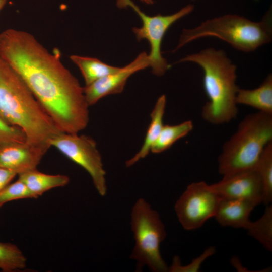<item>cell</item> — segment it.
Wrapping results in <instances>:
<instances>
[{
  "instance_id": "cell-1",
  "label": "cell",
  "mask_w": 272,
  "mask_h": 272,
  "mask_svg": "<svg viewBox=\"0 0 272 272\" xmlns=\"http://www.w3.org/2000/svg\"><path fill=\"white\" fill-rule=\"evenodd\" d=\"M30 33L9 28L0 33V55L20 76L61 132L76 134L89 121V107L78 79Z\"/></svg>"
},
{
  "instance_id": "cell-2",
  "label": "cell",
  "mask_w": 272,
  "mask_h": 272,
  "mask_svg": "<svg viewBox=\"0 0 272 272\" xmlns=\"http://www.w3.org/2000/svg\"><path fill=\"white\" fill-rule=\"evenodd\" d=\"M0 116L21 129L31 144L50 146V140L61 132L22 78L1 55Z\"/></svg>"
},
{
  "instance_id": "cell-3",
  "label": "cell",
  "mask_w": 272,
  "mask_h": 272,
  "mask_svg": "<svg viewBox=\"0 0 272 272\" xmlns=\"http://www.w3.org/2000/svg\"><path fill=\"white\" fill-rule=\"evenodd\" d=\"M187 62L197 64L203 72V88L209 101L202 108V118L213 125L234 119L238 113L236 65L224 50L212 47L186 55L175 63Z\"/></svg>"
},
{
  "instance_id": "cell-4",
  "label": "cell",
  "mask_w": 272,
  "mask_h": 272,
  "mask_svg": "<svg viewBox=\"0 0 272 272\" xmlns=\"http://www.w3.org/2000/svg\"><path fill=\"white\" fill-rule=\"evenodd\" d=\"M207 37L218 38L238 51H254L271 41V10H268L258 22L236 14H226L208 19L192 28L184 29L173 52Z\"/></svg>"
},
{
  "instance_id": "cell-5",
  "label": "cell",
  "mask_w": 272,
  "mask_h": 272,
  "mask_svg": "<svg viewBox=\"0 0 272 272\" xmlns=\"http://www.w3.org/2000/svg\"><path fill=\"white\" fill-rule=\"evenodd\" d=\"M272 142V114L258 111L247 115L224 144L218 158L223 176L254 169L266 146Z\"/></svg>"
},
{
  "instance_id": "cell-6",
  "label": "cell",
  "mask_w": 272,
  "mask_h": 272,
  "mask_svg": "<svg viewBox=\"0 0 272 272\" xmlns=\"http://www.w3.org/2000/svg\"><path fill=\"white\" fill-rule=\"evenodd\" d=\"M131 227L135 245L130 258L138 262L140 268L146 265L154 272L168 271L160 248L166 235L165 226L158 212L143 198L132 208Z\"/></svg>"
},
{
  "instance_id": "cell-7",
  "label": "cell",
  "mask_w": 272,
  "mask_h": 272,
  "mask_svg": "<svg viewBox=\"0 0 272 272\" xmlns=\"http://www.w3.org/2000/svg\"><path fill=\"white\" fill-rule=\"evenodd\" d=\"M117 5L120 8L131 7L140 16L142 26L140 28L133 27L132 31L139 41L146 39L150 43L151 50L148 57L152 73L157 76L164 75L171 66L161 53L164 36L172 25L192 13L194 6L188 4L171 15L151 16L144 13L131 0H117Z\"/></svg>"
},
{
  "instance_id": "cell-8",
  "label": "cell",
  "mask_w": 272,
  "mask_h": 272,
  "mask_svg": "<svg viewBox=\"0 0 272 272\" xmlns=\"http://www.w3.org/2000/svg\"><path fill=\"white\" fill-rule=\"evenodd\" d=\"M49 144L84 168L90 175L98 193L102 196L105 195L106 172L97 144L92 138L61 132L52 138Z\"/></svg>"
},
{
  "instance_id": "cell-9",
  "label": "cell",
  "mask_w": 272,
  "mask_h": 272,
  "mask_svg": "<svg viewBox=\"0 0 272 272\" xmlns=\"http://www.w3.org/2000/svg\"><path fill=\"white\" fill-rule=\"evenodd\" d=\"M221 197L204 181L189 184L175 205L179 223L186 230H194L214 217Z\"/></svg>"
},
{
  "instance_id": "cell-10",
  "label": "cell",
  "mask_w": 272,
  "mask_h": 272,
  "mask_svg": "<svg viewBox=\"0 0 272 272\" xmlns=\"http://www.w3.org/2000/svg\"><path fill=\"white\" fill-rule=\"evenodd\" d=\"M210 185L221 198L247 200L257 205L263 201L262 184L254 169L223 176Z\"/></svg>"
},
{
  "instance_id": "cell-11",
  "label": "cell",
  "mask_w": 272,
  "mask_h": 272,
  "mask_svg": "<svg viewBox=\"0 0 272 272\" xmlns=\"http://www.w3.org/2000/svg\"><path fill=\"white\" fill-rule=\"evenodd\" d=\"M149 66L148 55L140 53L127 65L83 87L84 95L89 106L106 96L122 92L128 79L134 73Z\"/></svg>"
},
{
  "instance_id": "cell-12",
  "label": "cell",
  "mask_w": 272,
  "mask_h": 272,
  "mask_svg": "<svg viewBox=\"0 0 272 272\" xmlns=\"http://www.w3.org/2000/svg\"><path fill=\"white\" fill-rule=\"evenodd\" d=\"M51 147L25 142H0V167L17 175L37 169Z\"/></svg>"
},
{
  "instance_id": "cell-13",
  "label": "cell",
  "mask_w": 272,
  "mask_h": 272,
  "mask_svg": "<svg viewBox=\"0 0 272 272\" xmlns=\"http://www.w3.org/2000/svg\"><path fill=\"white\" fill-rule=\"evenodd\" d=\"M256 206L247 200L221 198L214 218L222 226L247 230L252 223L250 214Z\"/></svg>"
},
{
  "instance_id": "cell-14",
  "label": "cell",
  "mask_w": 272,
  "mask_h": 272,
  "mask_svg": "<svg viewBox=\"0 0 272 272\" xmlns=\"http://www.w3.org/2000/svg\"><path fill=\"white\" fill-rule=\"evenodd\" d=\"M166 105V97L161 95L157 99L151 113V121L147 129L144 143L140 150L131 158L127 160V167L132 166L139 160L145 158L158 138L164 125L163 117Z\"/></svg>"
},
{
  "instance_id": "cell-15",
  "label": "cell",
  "mask_w": 272,
  "mask_h": 272,
  "mask_svg": "<svg viewBox=\"0 0 272 272\" xmlns=\"http://www.w3.org/2000/svg\"><path fill=\"white\" fill-rule=\"evenodd\" d=\"M237 104L256 109L258 111L272 114V75L269 74L258 87L253 89H238Z\"/></svg>"
},
{
  "instance_id": "cell-16",
  "label": "cell",
  "mask_w": 272,
  "mask_h": 272,
  "mask_svg": "<svg viewBox=\"0 0 272 272\" xmlns=\"http://www.w3.org/2000/svg\"><path fill=\"white\" fill-rule=\"evenodd\" d=\"M18 176V179L23 182L37 198L52 188L66 186L70 182V178L66 175L47 174L39 172L37 169Z\"/></svg>"
},
{
  "instance_id": "cell-17",
  "label": "cell",
  "mask_w": 272,
  "mask_h": 272,
  "mask_svg": "<svg viewBox=\"0 0 272 272\" xmlns=\"http://www.w3.org/2000/svg\"><path fill=\"white\" fill-rule=\"evenodd\" d=\"M70 58L79 69L84 78L85 86L115 73L121 68L108 65L93 57L72 55Z\"/></svg>"
},
{
  "instance_id": "cell-18",
  "label": "cell",
  "mask_w": 272,
  "mask_h": 272,
  "mask_svg": "<svg viewBox=\"0 0 272 272\" xmlns=\"http://www.w3.org/2000/svg\"><path fill=\"white\" fill-rule=\"evenodd\" d=\"M193 128V123L190 120L176 125H164L151 152L154 154L162 153L178 140L187 135Z\"/></svg>"
},
{
  "instance_id": "cell-19",
  "label": "cell",
  "mask_w": 272,
  "mask_h": 272,
  "mask_svg": "<svg viewBox=\"0 0 272 272\" xmlns=\"http://www.w3.org/2000/svg\"><path fill=\"white\" fill-rule=\"evenodd\" d=\"M259 175L263 189V201L266 205L272 201V142L260 155L254 169Z\"/></svg>"
},
{
  "instance_id": "cell-20",
  "label": "cell",
  "mask_w": 272,
  "mask_h": 272,
  "mask_svg": "<svg viewBox=\"0 0 272 272\" xmlns=\"http://www.w3.org/2000/svg\"><path fill=\"white\" fill-rule=\"evenodd\" d=\"M263 215L252 221L248 234L259 242L267 250L272 251V206L266 205Z\"/></svg>"
},
{
  "instance_id": "cell-21",
  "label": "cell",
  "mask_w": 272,
  "mask_h": 272,
  "mask_svg": "<svg viewBox=\"0 0 272 272\" xmlns=\"http://www.w3.org/2000/svg\"><path fill=\"white\" fill-rule=\"evenodd\" d=\"M27 259L21 250L11 243L0 242V269L14 272L24 269Z\"/></svg>"
},
{
  "instance_id": "cell-22",
  "label": "cell",
  "mask_w": 272,
  "mask_h": 272,
  "mask_svg": "<svg viewBox=\"0 0 272 272\" xmlns=\"http://www.w3.org/2000/svg\"><path fill=\"white\" fill-rule=\"evenodd\" d=\"M25 198L37 197L23 182L18 179L0 190V208L8 202Z\"/></svg>"
},
{
  "instance_id": "cell-23",
  "label": "cell",
  "mask_w": 272,
  "mask_h": 272,
  "mask_svg": "<svg viewBox=\"0 0 272 272\" xmlns=\"http://www.w3.org/2000/svg\"><path fill=\"white\" fill-rule=\"evenodd\" d=\"M216 249L214 246H209L197 257L194 258L191 262L187 265H182L179 257L175 256L173 257L172 264L168 268L170 272H197L203 261L209 257L215 254Z\"/></svg>"
},
{
  "instance_id": "cell-24",
  "label": "cell",
  "mask_w": 272,
  "mask_h": 272,
  "mask_svg": "<svg viewBox=\"0 0 272 272\" xmlns=\"http://www.w3.org/2000/svg\"><path fill=\"white\" fill-rule=\"evenodd\" d=\"M26 136L19 128L10 125L0 116V142H25Z\"/></svg>"
},
{
  "instance_id": "cell-25",
  "label": "cell",
  "mask_w": 272,
  "mask_h": 272,
  "mask_svg": "<svg viewBox=\"0 0 272 272\" xmlns=\"http://www.w3.org/2000/svg\"><path fill=\"white\" fill-rule=\"evenodd\" d=\"M17 175L10 170L0 167V190L9 184Z\"/></svg>"
},
{
  "instance_id": "cell-26",
  "label": "cell",
  "mask_w": 272,
  "mask_h": 272,
  "mask_svg": "<svg viewBox=\"0 0 272 272\" xmlns=\"http://www.w3.org/2000/svg\"><path fill=\"white\" fill-rule=\"evenodd\" d=\"M8 0H0V12L7 4Z\"/></svg>"
},
{
  "instance_id": "cell-27",
  "label": "cell",
  "mask_w": 272,
  "mask_h": 272,
  "mask_svg": "<svg viewBox=\"0 0 272 272\" xmlns=\"http://www.w3.org/2000/svg\"><path fill=\"white\" fill-rule=\"evenodd\" d=\"M142 1L147 3H148L150 1V0H142Z\"/></svg>"
},
{
  "instance_id": "cell-28",
  "label": "cell",
  "mask_w": 272,
  "mask_h": 272,
  "mask_svg": "<svg viewBox=\"0 0 272 272\" xmlns=\"http://www.w3.org/2000/svg\"><path fill=\"white\" fill-rule=\"evenodd\" d=\"M190 1H196V0H190Z\"/></svg>"
}]
</instances>
